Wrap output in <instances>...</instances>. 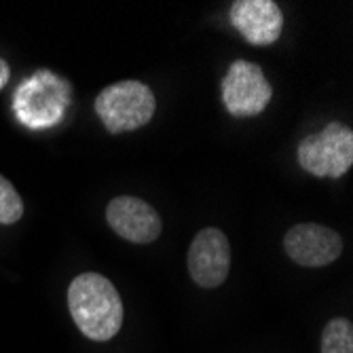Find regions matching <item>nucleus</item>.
<instances>
[{
    "label": "nucleus",
    "mask_w": 353,
    "mask_h": 353,
    "mask_svg": "<svg viewBox=\"0 0 353 353\" xmlns=\"http://www.w3.org/2000/svg\"><path fill=\"white\" fill-rule=\"evenodd\" d=\"M68 307L79 330L91 341H110L123 324V303L114 283L100 273H81L68 288Z\"/></svg>",
    "instance_id": "obj_1"
},
{
    "label": "nucleus",
    "mask_w": 353,
    "mask_h": 353,
    "mask_svg": "<svg viewBox=\"0 0 353 353\" xmlns=\"http://www.w3.org/2000/svg\"><path fill=\"white\" fill-rule=\"evenodd\" d=\"M70 104V85L61 77L39 70L28 77L13 95V110L30 130H47L63 119Z\"/></svg>",
    "instance_id": "obj_2"
},
{
    "label": "nucleus",
    "mask_w": 353,
    "mask_h": 353,
    "mask_svg": "<svg viewBox=\"0 0 353 353\" xmlns=\"http://www.w3.org/2000/svg\"><path fill=\"white\" fill-rule=\"evenodd\" d=\"M93 108L106 132L125 134L140 130L154 117L157 100L148 85L140 81H119L98 93Z\"/></svg>",
    "instance_id": "obj_3"
},
{
    "label": "nucleus",
    "mask_w": 353,
    "mask_h": 353,
    "mask_svg": "<svg viewBox=\"0 0 353 353\" xmlns=\"http://www.w3.org/2000/svg\"><path fill=\"white\" fill-rule=\"evenodd\" d=\"M299 163L315 178H341L353 165V132L343 123H330L299 144Z\"/></svg>",
    "instance_id": "obj_4"
},
{
    "label": "nucleus",
    "mask_w": 353,
    "mask_h": 353,
    "mask_svg": "<svg viewBox=\"0 0 353 353\" xmlns=\"http://www.w3.org/2000/svg\"><path fill=\"white\" fill-rule=\"evenodd\" d=\"M273 98V87L259 63L245 59L233 61L222 79V102L237 119L265 112Z\"/></svg>",
    "instance_id": "obj_5"
},
{
    "label": "nucleus",
    "mask_w": 353,
    "mask_h": 353,
    "mask_svg": "<svg viewBox=\"0 0 353 353\" xmlns=\"http://www.w3.org/2000/svg\"><path fill=\"white\" fill-rule=\"evenodd\" d=\"M188 273L201 288H218L229 277L231 269V245L220 229L205 227L192 239L186 256Z\"/></svg>",
    "instance_id": "obj_6"
},
{
    "label": "nucleus",
    "mask_w": 353,
    "mask_h": 353,
    "mask_svg": "<svg viewBox=\"0 0 353 353\" xmlns=\"http://www.w3.org/2000/svg\"><path fill=\"white\" fill-rule=\"evenodd\" d=\"M285 254L301 267H326L332 265L341 252L343 239L336 231L324 224H296L283 237Z\"/></svg>",
    "instance_id": "obj_7"
},
{
    "label": "nucleus",
    "mask_w": 353,
    "mask_h": 353,
    "mask_svg": "<svg viewBox=\"0 0 353 353\" xmlns=\"http://www.w3.org/2000/svg\"><path fill=\"white\" fill-rule=\"evenodd\" d=\"M106 220L110 229L132 243H152L163 231L161 216L140 197L121 195L106 205Z\"/></svg>",
    "instance_id": "obj_8"
},
{
    "label": "nucleus",
    "mask_w": 353,
    "mask_h": 353,
    "mask_svg": "<svg viewBox=\"0 0 353 353\" xmlns=\"http://www.w3.org/2000/svg\"><path fill=\"white\" fill-rule=\"evenodd\" d=\"M229 15L233 28L256 47L273 45L283 30V13L273 0H237Z\"/></svg>",
    "instance_id": "obj_9"
},
{
    "label": "nucleus",
    "mask_w": 353,
    "mask_h": 353,
    "mask_svg": "<svg viewBox=\"0 0 353 353\" xmlns=\"http://www.w3.org/2000/svg\"><path fill=\"white\" fill-rule=\"evenodd\" d=\"M322 353H353V326L345 317H334L322 332Z\"/></svg>",
    "instance_id": "obj_10"
},
{
    "label": "nucleus",
    "mask_w": 353,
    "mask_h": 353,
    "mask_svg": "<svg viewBox=\"0 0 353 353\" xmlns=\"http://www.w3.org/2000/svg\"><path fill=\"white\" fill-rule=\"evenodd\" d=\"M23 216V201L15 186L0 176V224H13Z\"/></svg>",
    "instance_id": "obj_11"
},
{
    "label": "nucleus",
    "mask_w": 353,
    "mask_h": 353,
    "mask_svg": "<svg viewBox=\"0 0 353 353\" xmlns=\"http://www.w3.org/2000/svg\"><path fill=\"white\" fill-rule=\"evenodd\" d=\"M9 77H11L9 63H7L5 59H0V89H3V87L9 83Z\"/></svg>",
    "instance_id": "obj_12"
}]
</instances>
